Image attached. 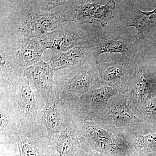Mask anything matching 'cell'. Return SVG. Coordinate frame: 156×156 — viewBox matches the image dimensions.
<instances>
[{
    "label": "cell",
    "mask_w": 156,
    "mask_h": 156,
    "mask_svg": "<svg viewBox=\"0 0 156 156\" xmlns=\"http://www.w3.org/2000/svg\"><path fill=\"white\" fill-rule=\"evenodd\" d=\"M96 63L103 86L127 94L134 74L131 59L114 56L97 60Z\"/></svg>",
    "instance_id": "9c48e42d"
},
{
    "label": "cell",
    "mask_w": 156,
    "mask_h": 156,
    "mask_svg": "<svg viewBox=\"0 0 156 156\" xmlns=\"http://www.w3.org/2000/svg\"><path fill=\"white\" fill-rule=\"evenodd\" d=\"M0 47L23 74L26 69L41 60L44 52L36 39L5 31L0 30Z\"/></svg>",
    "instance_id": "52a82bcc"
},
{
    "label": "cell",
    "mask_w": 156,
    "mask_h": 156,
    "mask_svg": "<svg viewBox=\"0 0 156 156\" xmlns=\"http://www.w3.org/2000/svg\"><path fill=\"white\" fill-rule=\"evenodd\" d=\"M96 123L107 131L126 136L145 131V126L128 103L125 93L117 92L109 100L105 111Z\"/></svg>",
    "instance_id": "277c9868"
},
{
    "label": "cell",
    "mask_w": 156,
    "mask_h": 156,
    "mask_svg": "<svg viewBox=\"0 0 156 156\" xmlns=\"http://www.w3.org/2000/svg\"><path fill=\"white\" fill-rule=\"evenodd\" d=\"M117 93L111 87L104 86L80 96L61 98L70 114L83 121L96 123L105 111L109 100Z\"/></svg>",
    "instance_id": "5b68a950"
},
{
    "label": "cell",
    "mask_w": 156,
    "mask_h": 156,
    "mask_svg": "<svg viewBox=\"0 0 156 156\" xmlns=\"http://www.w3.org/2000/svg\"><path fill=\"white\" fill-rule=\"evenodd\" d=\"M53 70L50 62L41 61L24 70L23 76L35 87L45 100L53 91L54 84Z\"/></svg>",
    "instance_id": "2e32d148"
},
{
    "label": "cell",
    "mask_w": 156,
    "mask_h": 156,
    "mask_svg": "<svg viewBox=\"0 0 156 156\" xmlns=\"http://www.w3.org/2000/svg\"><path fill=\"white\" fill-rule=\"evenodd\" d=\"M126 136L132 149L131 156H156V132Z\"/></svg>",
    "instance_id": "ac0fdd59"
},
{
    "label": "cell",
    "mask_w": 156,
    "mask_h": 156,
    "mask_svg": "<svg viewBox=\"0 0 156 156\" xmlns=\"http://www.w3.org/2000/svg\"><path fill=\"white\" fill-rule=\"evenodd\" d=\"M87 33L72 21L57 29L46 33L36 39L44 51L64 52L76 46L85 44Z\"/></svg>",
    "instance_id": "7c38bea8"
},
{
    "label": "cell",
    "mask_w": 156,
    "mask_h": 156,
    "mask_svg": "<svg viewBox=\"0 0 156 156\" xmlns=\"http://www.w3.org/2000/svg\"><path fill=\"white\" fill-rule=\"evenodd\" d=\"M100 5L96 1H81L72 16L73 22L80 26L86 23H93V16Z\"/></svg>",
    "instance_id": "d6986e66"
},
{
    "label": "cell",
    "mask_w": 156,
    "mask_h": 156,
    "mask_svg": "<svg viewBox=\"0 0 156 156\" xmlns=\"http://www.w3.org/2000/svg\"><path fill=\"white\" fill-rule=\"evenodd\" d=\"M16 141L18 152L15 156H59L47 129L41 124L20 129Z\"/></svg>",
    "instance_id": "30bf717a"
},
{
    "label": "cell",
    "mask_w": 156,
    "mask_h": 156,
    "mask_svg": "<svg viewBox=\"0 0 156 156\" xmlns=\"http://www.w3.org/2000/svg\"><path fill=\"white\" fill-rule=\"evenodd\" d=\"M96 62H87L72 69L67 75L54 80L60 97L80 96L91 90L102 87L103 85Z\"/></svg>",
    "instance_id": "ba28073f"
},
{
    "label": "cell",
    "mask_w": 156,
    "mask_h": 156,
    "mask_svg": "<svg viewBox=\"0 0 156 156\" xmlns=\"http://www.w3.org/2000/svg\"><path fill=\"white\" fill-rule=\"evenodd\" d=\"M121 18L124 27H135L137 31L135 36L140 44L147 40L156 29V9L144 12L132 2H128Z\"/></svg>",
    "instance_id": "5bb4252c"
},
{
    "label": "cell",
    "mask_w": 156,
    "mask_h": 156,
    "mask_svg": "<svg viewBox=\"0 0 156 156\" xmlns=\"http://www.w3.org/2000/svg\"><path fill=\"white\" fill-rule=\"evenodd\" d=\"M69 114L71 116L69 124L63 131L53 135L52 142L59 156H89L91 151L81 133V119Z\"/></svg>",
    "instance_id": "4fadbf2b"
},
{
    "label": "cell",
    "mask_w": 156,
    "mask_h": 156,
    "mask_svg": "<svg viewBox=\"0 0 156 156\" xmlns=\"http://www.w3.org/2000/svg\"><path fill=\"white\" fill-rule=\"evenodd\" d=\"M30 83L23 75L13 83L0 87V100L8 103L15 112L20 130L36 126L38 113L46 104L45 98L32 89Z\"/></svg>",
    "instance_id": "7a4b0ae2"
},
{
    "label": "cell",
    "mask_w": 156,
    "mask_h": 156,
    "mask_svg": "<svg viewBox=\"0 0 156 156\" xmlns=\"http://www.w3.org/2000/svg\"><path fill=\"white\" fill-rule=\"evenodd\" d=\"M145 56L146 50L142 49L131 58L134 74L127 95L135 113L147 101L156 96V77L148 67Z\"/></svg>",
    "instance_id": "8992f818"
},
{
    "label": "cell",
    "mask_w": 156,
    "mask_h": 156,
    "mask_svg": "<svg viewBox=\"0 0 156 156\" xmlns=\"http://www.w3.org/2000/svg\"><path fill=\"white\" fill-rule=\"evenodd\" d=\"M85 44L91 58L95 61L101 54L105 53H120L123 58L131 59L142 49L135 35L122 29L87 34Z\"/></svg>",
    "instance_id": "3957f363"
},
{
    "label": "cell",
    "mask_w": 156,
    "mask_h": 156,
    "mask_svg": "<svg viewBox=\"0 0 156 156\" xmlns=\"http://www.w3.org/2000/svg\"><path fill=\"white\" fill-rule=\"evenodd\" d=\"M0 30L36 38L72 21L79 5L69 6L56 13L43 12L34 1H0Z\"/></svg>",
    "instance_id": "6da1fadb"
},
{
    "label": "cell",
    "mask_w": 156,
    "mask_h": 156,
    "mask_svg": "<svg viewBox=\"0 0 156 156\" xmlns=\"http://www.w3.org/2000/svg\"><path fill=\"white\" fill-rule=\"evenodd\" d=\"M90 61H96L91 58L87 45L83 44L64 52L53 51L49 62L56 73L62 69H73Z\"/></svg>",
    "instance_id": "e0dca14e"
},
{
    "label": "cell",
    "mask_w": 156,
    "mask_h": 156,
    "mask_svg": "<svg viewBox=\"0 0 156 156\" xmlns=\"http://www.w3.org/2000/svg\"><path fill=\"white\" fill-rule=\"evenodd\" d=\"M80 125L84 140L91 151L105 156H114L115 133L93 121L81 120Z\"/></svg>",
    "instance_id": "9a60e30c"
},
{
    "label": "cell",
    "mask_w": 156,
    "mask_h": 156,
    "mask_svg": "<svg viewBox=\"0 0 156 156\" xmlns=\"http://www.w3.org/2000/svg\"><path fill=\"white\" fill-rule=\"evenodd\" d=\"M70 120V115L66 110L55 84L51 94L46 99L44 108L38 113L37 124L44 126L48 137L51 139L53 135L66 128Z\"/></svg>",
    "instance_id": "8fae6325"
},
{
    "label": "cell",
    "mask_w": 156,
    "mask_h": 156,
    "mask_svg": "<svg viewBox=\"0 0 156 156\" xmlns=\"http://www.w3.org/2000/svg\"><path fill=\"white\" fill-rule=\"evenodd\" d=\"M78 1L64 0H39L34 1L38 9L43 12L56 13L64 8L76 4Z\"/></svg>",
    "instance_id": "ffe728a7"
},
{
    "label": "cell",
    "mask_w": 156,
    "mask_h": 156,
    "mask_svg": "<svg viewBox=\"0 0 156 156\" xmlns=\"http://www.w3.org/2000/svg\"><path fill=\"white\" fill-rule=\"evenodd\" d=\"M89 156H105L101 154L94 151H92L89 153Z\"/></svg>",
    "instance_id": "7402d4cb"
},
{
    "label": "cell",
    "mask_w": 156,
    "mask_h": 156,
    "mask_svg": "<svg viewBox=\"0 0 156 156\" xmlns=\"http://www.w3.org/2000/svg\"><path fill=\"white\" fill-rule=\"evenodd\" d=\"M115 8L116 3L113 0H110L104 5H100L95 12L93 21L99 23L102 27H105L109 20L114 17L113 11Z\"/></svg>",
    "instance_id": "44dd1931"
}]
</instances>
